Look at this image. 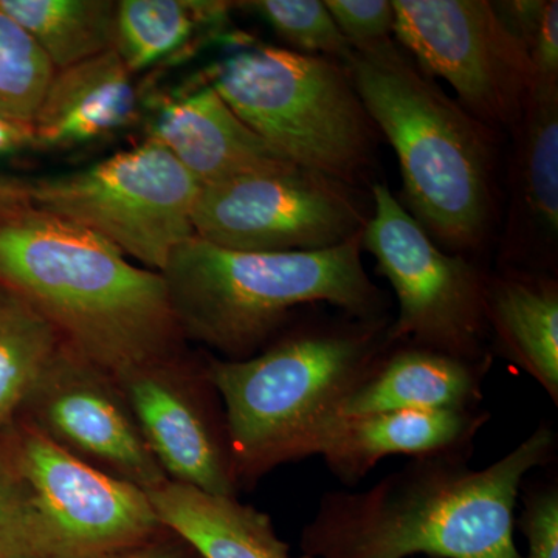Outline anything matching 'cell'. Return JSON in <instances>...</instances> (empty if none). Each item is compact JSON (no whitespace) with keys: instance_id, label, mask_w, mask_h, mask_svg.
<instances>
[{"instance_id":"1","label":"cell","mask_w":558,"mask_h":558,"mask_svg":"<svg viewBox=\"0 0 558 558\" xmlns=\"http://www.w3.org/2000/svg\"><path fill=\"white\" fill-rule=\"evenodd\" d=\"M0 288L27 301L69 348L112 377L179 355L183 337L161 274L33 207L2 174Z\"/></svg>"},{"instance_id":"2","label":"cell","mask_w":558,"mask_h":558,"mask_svg":"<svg viewBox=\"0 0 558 558\" xmlns=\"http://www.w3.org/2000/svg\"><path fill=\"white\" fill-rule=\"evenodd\" d=\"M556 446L539 425L486 469H470L469 454L417 458L368 490L329 492L301 548L315 558H523L513 539L521 484Z\"/></svg>"},{"instance_id":"3","label":"cell","mask_w":558,"mask_h":558,"mask_svg":"<svg viewBox=\"0 0 558 558\" xmlns=\"http://www.w3.org/2000/svg\"><path fill=\"white\" fill-rule=\"evenodd\" d=\"M363 108L398 156L400 204L440 248H480L497 215L494 130L395 39L352 47L343 62Z\"/></svg>"},{"instance_id":"4","label":"cell","mask_w":558,"mask_h":558,"mask_svg":"<svg viewBox=\"0 0 558 558\" xmlns=\"http://www.w3.org/2000/svg\"><path fill=\"white\" fill-rule=\"evenodd\" d=\"M391 319H315L242 360L208 357L205 379L222 403L238 486L311 457L318 433L376 369Z\"/></svg>"},{"instance_id":"5","label":"cell","mask_w":558,"mask_h":558,"mask_svg":"<svg viewBox=\"0 0 558 558\" xmlns=\"http://www.w3.org/2000/svg\"><path fill=\"white\" fill-rule=\"evenodd\" d=\"M183 340L226 360L258 354L301 306L385 317V296L362 263V234L317 252L256 253L183 241L160 271Z\"/></svg>"},{"instance_id":"6","label":"cell","mask_w":558,"mask_h":558,"mask_svg":"<svg viewBox=\"0 0 558 558\" xmlns=\"http://www.w3.org/2000/svg\"><path fill=\"white\" fill-rule=\"evenodd\" d=\"M209 84L295 167L357 186L373 163L377 130L340 61L250 47L220 62Z\"/></svg>"},{"instance_id":"7","label":"cell","mask_w":558,"mask_h":558,"mask_svg":"<svg viewBox=\"0 0 558 558\" xmlns=\"http://www.w3.org/2000/svg\"><path fill=\"white\" fill-rule=\"evenodd\" d=\"M2 179L33 207L98 234L159 274L194 234L201 185L153 138L81 170Z\"/></svg>"},{"instance_id":"8","label":"cell","mask_w":558,"mask_h":558,"mask_svg":"<svg viewBox=\"0 0 558 558\" xmlns=\"http://www.w3.org/2000/svg\"><path fill=\"white\" fill-rule=\"evenodd\" d=\"M371 196L373 211L362 231V250L376 259L398 299V317L388 326L389 344L492 363L487 275L464 255L440 248L387 185L374 183Z\"/></svg>"},{"instance_id":"9","label":"cell","mask_w":558,"mask_h":558,"mask_svg":"<svg viewBox=\"0 0 558 558\" xmlns=\"http://www.w3.org/2000/svg\"><path fill=\"white\" fill-rule=\"evenodd\" d=\"M355 186L293 167L201 186L194 236L236 252H317L362 234L371 213ZM373 211V209H371Z\"/></svg>"},{"instance_id":"10","label":"cell","mask_w":558,"mask_h":558,"mask_svg":"<svg viewBox=\"0 0 558 558\" xmlns=\"http://www.w3.org/2000/svg\"><path fill=\"white\" fill-rule=\"evenodd\" d=\"M395 38L490 130L519 121L537 73L486 0H392Z\"/></svg>"},{"instance_id":"11","label":"cell","mask_w":558,"mask_h":558,"mask_svg":"<svg viewBox=\"0 0 558 558\" xmlns=\"http://www.w3.org/2000/svg\"><path fill=\"white\" fill-rule=\"evenodd\" d=\"M5 451L62 558L109 556L163 529L145 490L73 457L28 422Z\"/></svg>"},{"instance_id":"12","label":"cell","mask_w":558,"mask_h":558,"mask_svg":"<svg viewBox=\"0 0 558 558\" xmlns=\"http://www.w3.org/2000/svg\"><path fill=\"white\" fill-rule=\"evenodd\" d=\"M22 409L73 457L150 492L167 483L116 379L62 343Z\"/></svg>"},{"instance_id":"13","label":"cell","mask_w":558,"mask_h":558,"mask_svg":"<svg viewBox=\"0 0 558 558\" xmlns=\"http://www.w3.org/2000/svg\"><path fill=\"white\" fill-rule=\"evenodd\" d=\"M150 453L168 481L219 497H236L226 422L205 392L211 387L178 357L146 363L113 377Z\"/></svg>"},{"instance_id":"14","label":"cell","mask_w":558,"mask_h":558,"mask_svg":"<svg viewBox=\"0 0 558 558\" xmlns=\"http://www.w3.org/2000/svg\"><path fill=\"white\" fill-rule=\"evenodd\" d=\"M510 131L509 204L499 258L505 269L550 274L558 250V80H535Z\"/></svg>"},{"instance_id":"15","label":"cell","mask_w":558,"mask_h":558,"mask_svg":"<svg viewBox=\"0 0 558 558\" xmlns=\"http://www.w3.org/2000/svg\"><path fill=\"white\" fill-rule=\"evenodd\" d=\"M490 418L487 411L400 410L365 416H337L311 446L348 486L357 484L384 458L469 454L473 439Z\"/></svg>"},{"instance_id":"16","label":"cell","mask_w":558,"mask_h":558,"mask_svg":"<svg viewBox=\"0 0 558 558\" xmlns=\"http://www.w3.org/2000/svg\"><path fill=\"white\" fill-rule=\"evenodd\" d=\"M148 138L163 146L201 186L295 167L245 126L209 81L163 98Z\"/></svg>"},{"instance_id":"17","label":"cell","mask_w":558,"mask_h":558,"mask_svg":"<svg viewBox=\"0 0 558 558\" xmlns=\"http://www.w3.org/2000/svg\"><path fill=\"white\" fill-rule=\"evenodd\" d=\"M132 76L113 49L57 70L33 121L35 150L78 148L130 126L140 109Z\"/></svg>"},{"instance_id":"18","label":"cell","mask_w":558,"mask_h":558,"mask_svg":"<svg viewBox=\"0 0 558 558\" xmlns=\"http://www.w3.org/2000/svg\"><path fill=\"white\" fill-rule=\"evenodd\" d=\"M488 368L490 362H470L427 348L396 344L348 396L339 416L478 409Z\"/></svg>"},{"instance_id":"19","label":"cell","mask_w":558,"mask_h":558,"mask_svg":"<svg viewBox=\"0 0 558 558\" xmlns=\"http://www.w3.org/2000/svg\"><path fill=\"white\" fill-rule=\"evenodd\" d=\"M488 340L558 403V282L553 274L505 269L487 277Z\"/></svg>"},{"instance_id":"20","label":"cell","mask_w":558,"mask_h":558,"mask_svg":"<svg viewBox=\"0 0 558 558\" xmlns=\"http://www.w3.org/2000/svg\"><path fill=\"white\" fill-rule=\"evenodd\" d=\"M146 494L161 526L202 558H315L292 556L269 515L241 505L236 497L205 494L172 481Z\"/></svg>"},{"instance_id":"21","label":"cell","mask_w":558,"mask_h":558,"mask_svg":"<svg viewBox=\"0 0 558 558\" xmlns=\"http://www.w3.org/2000/svg\"><path fill=\"white\" fill-rule=\"evenodd\" d=\"M231 3L193 0H117L113 50L132 75L190 46L207 25L226 20Z\"/></svg>"},{"instance_id":"22","label":"cell","mask_w":558,"mask_h":558,"mask_svg":"<svg viewBox=\"0 0 558 558\" xmlns=\"http://www.w3.org/2000/svg\"><path fill=\"white\" fill-rule=\"evenodd\" d=\"M0 9L35 39L54 70L116 46L117 0H0Z\"/></svg>"},{"instance_id":"23","label":"cell","mask_w":558,"mask_h":558,"mask_svg":"<svg viewBox=\"0 0 558 558\" xmlns=\"http://www.w3.org/2000/svg\"><path fill=\"white\" fill-rule=\"evenodd\" d=\"M62 343L35 307L0 288V428L25 405Z\"/></svg>"},{"instance_id":"24","label":"cell","mask_w":558,"mask_h":558,"mask_svg":"<svg viewBox=\"0 0 558 558\" xmlns=\"http://www.w3.org/2000/svg\"><path fill=\"white\" fill-rule=\"evenodd\" d=\"M54 72L35 39L0 9V117L32 130Z\"/></svg>"},{"instance_id":"25","label":"cell","mask_w":558,"mask_h":558,"mask_svg":"<svg viewBox=\"0 0 558 558\" xmlns=\"http://www.w3.org/2000/svg\"><path fill=\"white\" fill-rule=\"evenodd\" d=\"M244 9L255 11L275 33L289 44L290 49L312 57L344 60L352 47L341 35L336 21L330 16L325 2L319 0H256L240 3Z\"/></svg>"},{"instance_id":"26","label":"cell","mask_w":558,"mask_h":558,"mask_svg":"<svg viewBox=\"0 0 558 558\" xmlns=\"http://www.w3.org/2000/svg\"><path fill=\"white\" fill-rule=\"evenodd\" d=\"M0 558H62L5 450H0Z\"/></svg>"},{"instance_id":"27","label":"cell","mask_w":558,"mask_h":558,"mask_svg":"<svg viewBox=\"0 0 558 558\" xmlns=\"http://www.w3.org/2000/svg\"><path fill=\"white\" fill-rule=\"evenodd\" d=\"M534 65L537 78L558 80L557 0L492 2Z\"/></svg>"},{"instance_id":"28","label":"cell","mask_w":558,"mask_h":558,"mask_svg":"<svg viewBox=\"0 0 558 558\" xmlns=\"http://www.w3.org/2000/svg\"><path fill=\"white\" fill-rule=\"evenodd\" d=\"M325 5L351 47L368 46L395 36L392 0H325Z\"/></svg>"},{"instance_id":"29","label":"cell","mask_w":558,"mask_h":558,"mask_svg":"<svg viewBox=\"0 0 558 558\" xmlns=\"http://www.w3.org/2000/svg\"><path fill=\"white\" fill-rule=\"evenodd\" d=\"M520 529L527 539L526 558H558V488L556 484L531 494L520 519Z\"/></svg>"},{"instance_id":"30","label":"cell","mask_w":558,"mask_h":558,"mask_svg":"<svg viewBox=\"0 0 558 558\" xmlns=\"http://www.w3.org/2000/svg\"><path fill=\"white\" fill-rule=\"evenodd\" d=\"M35 150V138L31 128L11 123L0 117V160Z\"/></svg>"},{"instance_id":"31","label":"cell","mask_w":558,"mask_h":558,"mask_svg":"<svg viewBox=\"0 0 558 558\" xmlns=\"http://www.w3.org/2000/svg\"><path fill=\"white\" fill-rule=\"evenodd\" d=\"M100 558H185L182 549L178 546L168 545V543L149 542L135 548L120 550V553L109 554Z\"/></svg>"}]
</instances>
